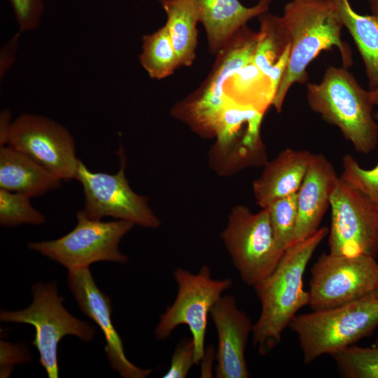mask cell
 <instances>
[{"label":"cell","mask_w":378,"mask_h":378,"mask_svg":"<svg viewBox=\"0 0 378 378\" xmlns=\"http://www.w3.org/2000/svg\"><path fill=\"white\" fill-rule=\"evenodd\" d=\"M328 231L322 227L293 243L285 250L274 270L253 286L261 309L253 324L252 338L260 355L267 354L280 343L284 330L297 312L309 305V293L303 283L304 271Z\"/></svg>","instance_id":"cell-1"},{"label":"cell","mask_w":378,"mask_h":378,"mask_svg":"<svg viewBox=\"0 0 378 378\" xmlns=\"http://www.w3.org/2000/svg\"><path fill=\"white\" fill-rule=\"evenodd\" d=\"M281 17L290 36V49L286 69L272 104L278 113L292 85L307 81V68L321 51L335 46L342 66L349 69L353 65L352 50L342 39L344 26L331 0H291L284 6Z\"/></svg>","instance_id":"cell-2"},{"label":"cell","mask_w":378,"mask_h":378,"mask_svg":"<svg viewBox=\"0 0 378 378\" xmlns=\"http://www.w3.org/2000/svg\"><path fill=\"white\" fill-rule=\"evenodd\" d=\"M307 99L310 108L337 127L356 151L368 154L374 150L378 122L370 92L348 69L328 66L318 83H307Z\"/></svg>","instance_id":"cell-3"},{"label":"cell","mask_w":378,"mask_h":378,"mask_svg":"<svg viewBox=\"0 0 378 378\" xmlns=\"http://www.w3.org/2000/svg\"><path fill=\"white\" fill-rule=\"evenodd\" d=\"M288 327L298 336L303 360L332 356L370 336L378 327V292L336 307L295 315Z\"/></svg>","instance_id":"cell-4"},{"label":"cell","mask_w":378,"mask_h":378,"mask_svg":"<svg viewBox=\"0 0 378 378\" xmlns=\"http://www.w3.org/2000/svg\"><path fill=\"white\" fill-rule=\"evenodd\" d=\"M258 38V32L246 25L237 31L216 55L204 81L173 106L172 116L202 137H215L217 119L227 101L224 85L233 73L253 60Z\"/></svg>","instance_id":"cell-5"},{"label":"cell","mask_w":378,"mask_h":378,"mask_svg":"<svg viewBox=\"0 0 378 378\" xmlns=\"http://www.w3.org/2000/svg\"><path fill=\"white\" fill-rule=\"evenodd\" d=\"M31 290L34 300L30 306L13 312L2 309L0 319L34 327L36 334L32 344L38 351L39 362L49 378H57V347L62 338L74 335L88 342L94 337L96 328L64 308V298L58 295L55 281L35 284Z\"/></svg>","instance_id":"cell-6"},{"label":"cell","mask_w":378,"mask_h":378,"mask_svg":"<svg viewBox=\"0 0 378 378\" xmlns=\"http://www.w3.org/2000/svg\"><path fill=\"white\" fill-rule=\"evenodd\" d=\"M220 235L242 281L253 287L274 270L285 251L267 208L253 213L244 205L234 206Z\"/></svg>","instance_id":"cell-7"},{"label":"cell","mask_w":378,"mask_h":378,"mask_svg":"<svg viewBox=\"0 0 378 378\" xmlns=\"http://www.w3.org/2000/svg\"><path fill=\"white\" fill-rule=\"evenodd\" d=\"M173 275L178 286L177 294L173 304L161 315L155 335L162 340L178 326H188L195 347V365H197L205 354L208 315L223 292L232 286V281L214 279L205 265L195 274L178 267Z\"/></svg>","instance_id":"cell-8"},{"label":"cell","mask_w":378,"mask_h":378,"mask_svg":"<svg viewBox=\"0 0 378 378\" xmlns=\"http://www.w3.org/2000/svg\"><path fill=\"white\" fill-rule=\"evenodd\" d=\"M76 218L75 227L63 237L31 242L28 247L68 270L89 267L99 261L127 262V256L120 251L118 246L134 224L123 220L104 222L92 219L83 211L76 214Z\"/></svg>","instance_id":"cell-9"},{"label":"cell","mask_w":378,"mask_h":378,"mask_svg":"<svg viewBox=\"0 0 378 378\" xmlns=\"http://www.w3.org/2000/svg\"><path fill=\"white\" fill-rule=\"evenodd\" d=\"M378 292V262L368 255L323 253L311 269L309 305L313 311L343 305Z\"/></svg>","instance_id":"cell-10"},{"label":"cell","mask_w":378,"mask_h":378,"mask_svg":"<svg viewBox=\"0 0 378 378\" xmlns=\"http://www.w3.org/2000/svg\"><path fill=\"white\" fill-rule=\"evenodd\" d=\"M120 166L116 174L90 171L78 160L75 179L83 188L84 213L92 219L111 216L146 228L155 229L161 221L146 196L134 192L125 176L126 156L122 146L116 153Z\"/></svg>","instance_id":"cell-11"},{"label":"cell","mask_w":378,"mask_h":378,"mask_svg":"<svg viewBox=\"0 0 378 378\" xmlns=\"http://www.w3.org/2000/svg\"><path fill=\"white\" fill-rule=\"evenodd\" d=\"M330 206L329 253L354 256L378 254V204L339 177Z\"/></svg>","instance_id":"cell-12"},{"label":"cell","mask_w":378,"mask_h":378,"mask_svg":"<svg viewBox=\"0 0 378 378\" xmlns=\"http://www.w3.org/2000/svg\"><path fill=\"white\" fill-rule=\"evenodd\" d=\"M264 114L227 99L216 123V144L210 151V163L218 173L230 175L267 162L260 136Z\"/></svg>","instance_id":"cell-13"},{"label":"cell","mask_w":378,"mask_h":378,"mask_svg":"<svg viewBox=\"0 0 378 378\" xmlns=\"http://www.w3.org/2000/svg\"><path fill=\"white\" fill-rule=\"evenodd\" d=\"M7 144L61 180L75 178L79 159L76 156L74 139L55 121L22 114L11 123Z\"/></svg>","instance_id":"cell-14"},{"label":"cell","mask_w":378,"mask_h":378,"mask_svg":"<svg viewBox=\"0 0 378 378\" xmlns=\"http://www.w3.org/2000/svg\"><path fill=\"white\" fill-rule=\"evenodd\" d=\"M67 281L81 312L102 330L106 343L104 351L112 369L125 378L148 377L151 369L140 368L126 357L122 341L111 321L110 298L97 286L89 267L69 270Z\"/></svg>","instance_id":"cell-15"},{"label":"cell","mask_w":378,"mask_h":378,"mask_svg":"<svg viewBox=\"0 0 378 378\" xmlns=\"http://www.w3.org/2000/svg\"><path fill=\"white\" fill-rule=\"evenodd\" d=\"M210 314L218 335L216 377H248L245 350L253 328L251 318L232 295L222 296Z\"/></svg>","instance_id":"cell-16"},{"label":"cell","mask_w":378,"mask_h":378,"mask_svg":"<svg viewBox=\"0 0 378 378\" xmlns=\"http://www.w3.org/2000/svg\"><path fill=\"white\" fill-rule=\"evenodd\" d=\"M338 179L330 162L323 155L314 154L298 191L294 243L318 229Z\"/></svg>","instance_id":"cell-17"},{"label":"cell","mask_w":378,"mask_h":378,"mask_svg":"<svg viewBox=\"0 0 378 378\" xmlns=\"http://www.w3.org/2000/svg\"><path fill=\"white\" fill-rule=\"evenodd\" d=\"M199 22L205 29L209 52L216 55L230 38L254 18L267 12L272 0L251 7L239 0H192Z\"/></svg>","instance_id":"cell-18"},{"label":"cell","mask_w":378,"mask_h":378,"mask_svg":"<svg viewBox=\"0 0 378 378\" xmlns=\"http://www.w3.org/2000/svg\"><path fill=\"white\" fill-rule=\"evenodd\" d=\"M313 155L307 150L286 148L267 161L261 175L253 183L256 204L266 208L279 199L298 192Z\"/></svg>","instance_id":"cell-19"},{"label":"cell","mask_w":378,"mask_h":378,"mask_svg":"<svg viewBox=\"0 0 378 378\" xmlns=\"http://www.w3.org/2000/svg\"><path fill=\"white\" fill-rule=\"evenodd\" d=\"M61 181L23 153L1 147V188L34 197L59 188Z\"/></svg>","instance_id":"cell-20"},{"label":"cell","mask_w":378,"mask_h":378,"mask_svg":"<svg viewBox=\"0 0 378 378\" xmlns=\"http://www.w3.org/2000/svg\"><path fill=\"white\" fill-rule=\"evenodd\" d=\"M364 64L369 90L378 87V15L357 13L349 0H331Z\"/></svg>","instance_id":"cell-21"},{"label":"cell","mask_w":378,"mask_h":378,"mask_svg":"<svg viewBox=\"0 0 378 378\" xmlns=\"http://www.w3.org/2000/svg\"><path fill=\"white\" fill-rule=\"evenodd\" d=\"M226 99L239 106L265 114L276 94L270 79L253 60L239 68L227 80L223 88Z\"/></svg>","instance_id":"cell-22"},{"label":"cell","mask_w":378,"mask_h":378,"mask_svg":"<svg viewBox=\"0 0 378 378\" xmlns=\"http://www.w3.org/2000/svg\"><path fill=\"white\" fill-rule=\"evenodd\" d=\"M173 46L181 65L191 66L197 44V13L192 0H161Z\"/></svg>","instance_id":"cell-23"},{"label":"cell","mask_w":378,"mask_h":378,"mask_svg":"<svg viewBox=\"0 0 378 378\" xmlns=\"http://www.w3.org/2000/svg\"><path fill=\"white\" fill-rule=\"evenodd\" d=\"M258 20L259 38L253 61L267 76L290 46V36L281 16L267 11Z\"/></svg>","instance_id":"cell-24"},{"label":"cell","mask_w":378,"mask_h":378,"mask_svg":"<svg viewBox=\"0 0 378 378\" xmlns=\"http://www.w3.org/2000/svg\"><path fill=\"white\" fill-rule=\"evenodd\" d=\"M139 59L148 76L157 80L169 76L181 66L165 24L142 36V50Z\"/></svg>","instance_id":"cell-25"},{"label":"cell","mask_w":378,"mask_h":378,"mask_svg":"<svg viewBox=\"0 0 378 378\" xmlns=\"http://www.w3.org/2000/svg\"><path fill=\"white\" fill-rule=\"evenodd\" d=\"M332 356L344 377L378 378V337L370 346L354 344Z\"/></svg>","instance_id":"cell-26"},{"label":"cell","mask_w":378,"mask_h":378,"mask_svg":"<svg viewBox=\"0 0 378 378\" xmlns=\"http://www.w3.org/2000/svg\"><path fill=\"white\" fill-rule=\"evenodd\" d=\"M31 197L0 188V224L12 227L45 223V217L30 203Z\"/></svg>","instance_id":"cell-27"},{"label":"cell","mask_w":378,"mask_h":378,"mask_svg":"<svg viewBox=\"0 0 378 378\" xmlns=\"http://www.w3.org/2000/svg\"><path fill=\"white\" fill-rule=\"evenodd\" d=\"M297 199L298 192L279 199L266 207L276 239L284 250L294 243L298 214Z\"/></svg>","instance_id":"cell-28"},{"label":"cell","mask_w":378,"mask_h":378,"mask_svg":"<svg viewBox=\"0 0 378 378\" xmlns=\"http://www.w3.org/2000/svg\"><path fill=\"white\" fill-rule=\"evenodd\" d=\"M378 122V113L375 115ZM343 171L340 178L378 204V163L372 169L363 168L349 154L342 158Z\"/></svg>","instance_id":"cell-29"},{"label":"cell","mask_w":378,"mask_h":378,"mask_svg":"<svg viewBox=\"0 0 378 378\" xmlns=\"http://www.w3.org/2000/svg\"><path fill=\"white\" fill-rule=\"evenodd\" d=\"M19 25L20 31H31L41 22L43 11V0H8Z\"/></svg>","instance_id":"cell-30"},{"label":"cell","mask_w":378,"mask_h":378,"mask_svg":"<svg viewBox=\"0 0 378 378\" xmlns=\"http://www.w3.org/2000/svg\"><path fill=\"white\" fill-rule=\"evenodd\" d=\"M195 365V347L192 339L181 342L172 356L170 366L163 378H185Z\"/></svg>","instance_id":"cell-31"},{"label":"cell","mask_w":378,"mask_h":378,"mask_svg":"<svg viewBox=\"0 0 378 378\" xmlns=\"http://www.w3.org/2000/svg\"><path fill=\"white\" fill-rule=\"evenodd\" d=\"M0 347L1 377H9L15 365L23 364L30 360L29 352L20 345L1 341Z\"/></svg>","instance_id":"cell-32"},{"label":"cell","mask_w":378,"mask_h":378,"mask_svg":"<svg viewBox=\"0 0 378 378\" xmlns=\"http://www.w3.org/2000/svg\"><path fill=\"white\" fill-rule=\"evenodd\" d=\"M10 114L8 111H4L0 117V145L5 146L8 144L9 131L11 126Z\"/></svg>","instance_id":"cell-33"},{"label":"cell","mask_w":378,"mask_h":378,"mask_svg":"<svg viewBox=\"0 0 378 378\" xmlns=\"http://www.w3.org/2000/svg\"><path fill=\"white\" fill-rule=\"evenodd\" d=\"M371 14L378 15V0H365Z\"/></svg>","instance_id":"cell-34"},{"label":"cell","mask_w":378,"mask_h":378,"mask_svg":"<svg viewBox=\"0 0 378 378\" xmlns=\"http://www.w3.org/2000/svg\"><path fill=\"white\" fill-rule=\"evenodd\" d=\"M370 92L374 106L378 108V87L374 90H370Z\"/></svg>","instance_id":"cell-35"},{"label":"cell","mask_w":378,"mask_h":378,"mask_svg":"<svg viewBox=\"0 0 378 378\" xmlns=\"http://www.w3.org/2000/svg\"><path fill=\"white\" fill-rule=\"evenodd\" d=\"M304 1H315V0H304Z\"/></svg>","instance_id":"cell-36"}]
</instances>
